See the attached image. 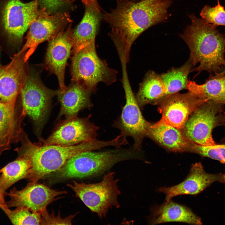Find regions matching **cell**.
I'll list each match as a JSON object with an SVG mask.
<instances>
[{"instance_id": "obj_1", "label": "cell", "mask_w": 225, "mask_h": 225, "mask_svg": "<svg viewBox=\"0 0 225 225\" xmlns=\"http://www.w3.org/2000/svg\"><path fill=\"white\" fill-rule=\"evenodd\" d=\"M171 3V0H119L115 9L105 13L103 18L111 28L109 35L120 60L127 63L131 46L137 38L167 18Z\"/></svg>"}, {"instance_id": "obj_2", "label": "cell", "mask_w": 225, "mask_h": 225, "mask_svg": "<svg viewBox=\"0 0 225 225\" xmlns=\"http://www.w3.org/2000/svg\"><path fill=\"white\" fill-rule=\"evenodd\" d=\"M181 37L190 51L192 71L216 73L225 67V38L215 28L194 15Z\"/></svg>"}, {"instance_id": "obj_3", "label": "cell", "mask_w": 225, "mask_h": 225, "mask_svg": "<svg viewBox=\"0 0 225 225\" xmlns=\"http://www.w3.org/2000/svg\"><path fill=\"white\" fill-rule=\"evenodd\" d=\"M21 138L22 146L16 150L18 156L25 157L30 161L31 166L26 178L33 182H38L51 173L57 172L68 159L76 155L98 150L110 144L109 141L96 139L72 146L43 145L32 143L25 135Z\"/></svg>"}, {"instance_id": "obj_4", "label": "cell", "mask_w": 225, "mask_h": 225, "mask_svg": "<svg viewBox=\"0 0 225 225\" xmlns=\"http://www.w3.org/2000/svg\"><path fill=\"white\" fill-rule=\"evenodd\" d=\"M139 151L133 148H116L103 151L83 152L68 159L58 171L64 179L93 177L102 174L121 162L141 158Z\"/></svg>"}, {"instance_id": "obj_5", "label": "cell", "mask_w": 225, "mask_h": 225, "mask_svg": "<svg viewBox=\"0 0 225 225\" xmlns=\"http://www.w3.org/2000/svg\"><path fill=\"white\" fill-rule=\"evenodd\" d=\"M115 172H110L97 183H86L73 181L72 183L67 186L85 205L102 219L106 217L110 208L120 207L118 199L121 194L118 185L119 179H115Z\"/></svg>"}, {"instance_id": "obj_6", "label": "cell", "mask_w": 225, "mask_h": 225, "mask_svg": "<svg viewBox=\"0 0 225 225\" xmlns=\"http://www.w3.org/2000/svg\"><path fill=\"white\" fill-rule=\"evenodd\" d=\"M71 74L72 81L91 92L97 84H108L115 81L116 72L98 56L95 42L73 54Z\"/></svg>"}, {"instance_id": "obj_7", "label": "cell", "mask_w": 225, "mask_h": 225, "mask_svg": "<svg viewBox=\"0 0 225 225\" xmlns=\"http://www.w3.org/2000/svg\"><path fill=\"white\" fill-rule=\"evenodd\" d=\"M122 83L125 92L126 103L119 117L113 124L125 137L130 136L134 140L133 148L140 151L143 138L147 137L151 124L143 117L132 89L126 68H122Z\"/></svg>"}, {"instance_id": "obj_8", "label": "cell", "mask_w": 225, "mask_h": 225, "mask_svg": "<svg viewBox=\"0 0 225 225\" xmlns=\"http://www.w3.org/2000/svg\"><path fill=\"white\" fill-rule=\"evenodd\" d=\"M58 92L46 87L37 77L27 75L20 92L22 113L32 120L39 131L47 116L51 101Z\"/></svg>"}, {"instance_id": "obj_9", "label": "cell", "mask_w": 225, "mask_h": 225, "mask_svg": "<svg viewBox=\"0 0 225 225\" xmlns=\"http://www.w3.org/2000/svg\"><path fill=\"white\" fill-rule=\"evenodd\" d=\"M41 12L29 28L26 40L22 49L15 56L21 55L27 51L23 57L26 62L41 43L49 41L63 31L71 20L66 13H58L51 15L44 9Z\"/></svg>"}, {"instance_id": "obj_10", "label": "cell", "mask_w": 225, "mask_h": 225, "mask_svg": "<svg viewBox=\"0 0 225 225\" xmlns=\"http://www.w3.org/2000/svg\"><path fill=\"white\" fill-rule=\"evenodd\" d=\"M208 101L198 98L189 92L166 96L158 103L161 118L153 125L164 124L182 130L192 113Z\"/></svg>"}, {"instance_id": "obj_11", "label": "cell", "mask_w": 225, "mask_h": 225, "mask_svg": "<svg viewBox=\"0 0 225 225\" xmlns=\"http://www.w3.org/2000/svg\"><path fill=\"white\" fill-rule=\"evenodd\" d=\"M90 115L86 118L76 116L67 118L42 144L68 146L94 140L99 128L90 121Z\"/></svg>"}, {"instance_id": "obj_12", "label": "cell", "mask_w": 225, "mask_h": 225, "mask_svg": "<svg viewBox=\"0 0 225 225\" xmlns=\"http://www.w3.org/2000/svg\"><path fill=\"white\" fill-rule=\"evenodd\" d=\"M216 103L211 101L204 103L192 113L186 122L182 132L193 144L203 146L216 144L212 134L218 120Z\"/></svg>"}, {"instance_id": "obj_13", "label": "cell", "mask_w": 225, "mask_h": 225, "mask_svg": "<svg viewBox=\"0 0 225 225\" xmlns=\"http://www.w3.org/2000/svg\"><path fill=\"white\" fill-rule=\"evenodd\" d=\"M38 0L24 3L8 0L3 7L2 21L6 32L14 40H21L24 33L39 14Z\"/></svg>"}, {"instance_id": "obj_14", "label": "cell", "mask_w": 225, "mask_h": 225, "mask_svg": "<svg viewBox=\"0 0 225 225\" xmlns=\"http://www.w3.org/2000/svg\"><path fill=\"white\" fill-rule=\"evenodd\" d=\"M67 193L66 191L52 189L38 182H31L22 189L14 188L6 193L10 198L6 203L8 207H26L32 212L41 214L58 196Z\"/></svg>"}, {"instance_id": "obj_15", "label": "cell", "mask_w": 225, "mask_h": 225, "mask_svg": "<svg viewBox=\"0 0 225 225\" xmlns=\"http://www.w3.org/2000/svg\"><path fill=\"white\" fill-rule=\"evenodd\" d=\"M72 30L70 26L49 40L45 56V64L57 76L63 92L67 87L65 84V68L72 49Z\"/></svg>"}, {"instance_id": "obj_16", "label": "cell", "mask_w": 225, "mask_h": 225, "mask_svg": "<svg viewBox=\"0 0 225 225\" xmlns=\"http://www.w3.org/2000/svg\"><path fill=\"white\" fill-rule=\"evenodd\" d=\"M217 175L206 172L200 162L193 164L189 174L182 182L170 187H160L157 191L164 193L165 201H169L178 195H195L200 193L212 183L220 179Z\"/></svg>"}, {"instance_id": "obj_17", "label": "cell", "mask_w": 225, "mask_h": 225, "mask_svg": "<svg viewBox=\"0 0 225 225\" xmlns=\"http://www.w3.org/2000/svg\"><path fill=\"white\" fill-rule=\"evenodd\" d=\"M14 56L8 65L0 66V101L15 103L25 81L23 57Z\"/></svg>"}, {"instance_id": "obj_18", "label": "cell", "mask_w": 225, "mask_h": 225, "mask_svg": "<svg viewBox=\"0 0 225 225\" xmlns=\"http://www.w3.org/2000/svg\"><path fill=\"white\" fill-rule=\"evenodd\" d=\"M100 11L98 3L85 5L84 16L73 31L72 52L73 54L95 42L101 20Z\"/></svg>"}, {"instance_id": "obj_19", "label": "cell", "mask_w": 225, "mask_h": 225, "mask_svg": "<svg viewBox=\"0 0 225 225\" xmlns=\"http://www.w3.org/2000/svg\"><path fill=\"white\" fill-rule=\"evenodd\" d=\"M178 222L190 224L201 225L199 217L189 208L171 199L162 204L155 207L151 210L149 219L151 225L164 223Z\"/></svg>"}, {"instance_id": "obj_20", "label": "cell", "mask_w": 225, "mask_h": 225, "mask_svg": "<svg viewBox=\"0 0 225 225\" xmlns=\"http://www.w3.org/2000/svg\"><path fill=\"white\" fill-rule=\"evenodd\" d=\"M180 130L164 124L158 125L151 124L148 130L147 137L154 140L170 151L191 152L193 144Z\"/></svg>"}, {"instance_id": "obj_21", "label": "cell", "mask_w": 225, "mask_h": 225, "mask_svg": "<svg viewBox=\"0 0 225 225\" xmlns=\"http://www.w3.org/2000/svg\"><path fill=\"white\" fill-rule=\"evenodd\" d=\"M91 92L75 82L64 91L58 90L57 95L61 105L59 117L64 115L67 119L76 117L82 109L92 107Z\"/></svg>"}, {"instance_id": "obj_22", "label": "cell", "mask_w": 225, "mask_h": 225, "mask_svg": "<svg viewBox=\"0 0 225 225\" xmlns=\"http://www.w3.org/2000/svg\"><path fill=\"white\" fill-rule=\"evenodd\" d=\"M15 104L0 101V155L19 138L21 130L16 118Z\"/></svg>"}, {"instance_id": "obj_23", "label": "cell", "mask_w": 225, "mask_h": 225, "mask_svg": "<svg viewBox=\"0 0 225 225\" xmlns=\"http://www.w3.org/2000/svg\"><path fill=\"white\" fill-rule=\"evenodd\" d=\"M186 88L195 96L215 103H225V76L218 74L199 84L188 80Z\"/></svg>"}, {"instance_id": "obj_24", "label": "cell", "mask_w": 225, "mask_h": 225, "mask_svg": "<svg viewBox=\"0 0 225 225\" xmlns=\"http://www.w3.org/2000/svg\"><path fill=\"white\" fill-rule=\"evenodd\" d=\"M166 90L161 75L149 71L140 85L136 98L140 107L157 104L166 96Z\"/></svg>"}, {"instance_id": "obj_25", "label": "cell", "mask_w": 225, "mask_h": 225, "mask_svg": "<svg viewBox=\"0 0 225 225\" xmlns=\"http://www.w3.org/2000/svg\"><path fill=\"white\" fill-rule=\"evenodd\" d=\"M30 161L24 156H18L14 161L0 170V188L5 193V191L18 181L26 178L31 168Z\"/></svg>"}, {"instance_id": "obj_26", "label": "cell", "mask_w": 225, "mask_h": 225, "mask_svg": "<svg viewBox=\"0 0 225 225\" xmlns=\"http://www.w3.org/2000/svg\"><path fill=\"white\" fill-rule=\"evenodd\" d=\"M192 65L189 60L179 68L172 69L161 76L166 87L167 96L178 93L186 88Z\"/></svg>"}, {"instance_id": "obj_27", "label": "cell", "mask_w": 225, "mask_h": 225, "mask_svg": "<svg viewBox=\"0 0 225 225\" xmlns=\"http://www.w3.org/2000/svg\"><path fill=\"white\" fill-rule=\"evenodd\" d=\"M14 225H40L41 214L32 212L26 207L18 206L13 210L8 209L5 212Z\"/></svg>"}, {"instance_id": "obj_28", "label": "cell", "mask_w": 225, "mask_h": 225, "mask_svg": "<svg viewBox=\"0 0 225 225\" xmlns=\"http://www.w3.org/2000/svg\"><path fill=\"white\" fill-rule=\"evenodd\" d=\"M217 5L214 7L206 5L202 9L200 15L202 19L212 27L225 26V10L217 0Z\"/></svg>"}, {"instance_id": "obj_29", "label": "cell", "mask_w": 225, "mask_h": 225, "mask_svg": "<svg viewBox=\"0 0 225 225\" xmlns=\"http://www.w3.org/2000/svg\"><path fill=\"white\" fill-rule=\"evenodd\" d=\"M191 152L225 163V145L203 146L193 144Z\"/></svg>"}, {"instance_id": "obj_30", "label": "cell", "mask_w": 225, "mask_h": 225, "mask_svg": "<svg viewBox=\"0 0 225 225\" xmlns=\"http://www.w3.org/2000/svg\"><path fill=\"white\" fill-rule=\"evenodd\" d=\"M76 214L62 218L59 215L56 216L53 212L49 214L46 210L41 214V225H71L72 221Z\"/></svg>"}, {"instance_id": "obj_31", "label": "cell", "mask_w": 225, "mask_h": 225, "mask_svg": "<svg viewBox=\"0 0 225 225\" xmlns=\"http://www.w3.org/2000/svg\"><path fill=\"white\" fill-rule=\"evenodd\" d=\"M41 9H44L49 14L57 11L64 5L66 0H38Z\"/></svg>"}, {"instance_id": "obj_32", "label": "cell", "mask_w": 225, "mask_h": 225, "mask_svg": "<svg viewBox=\"0 0 225 225\" xmlns=\"http://www.w3.org/2000/svg\"><path fill=\"white\" fill-rule=\"evenodd\" d=\"M4 195L5 193L0 188V208L5 212L9 209V208L6 202L5 201L4 197Z\"/></svg>"}, {"instance_id": "obj_33", "label": "cell", "mask_w": 225, "mask_h": 225, "mask_svg": "<svg viewBox=\"0 0 225 225\" xmlns=\"http://www.w3.org/2000/svg\"><path fill=\"white\" fill-rule=\"evenodd\" d=\"M85 5L98 3L97 0H80Z\"/></svg>"}, {"instance_id": "obj_34", "label": "cell", "mask_w": 225, "mask_h": 225, "mask_svg": "<svg viewBox=\"0 0 225 225\" xmlns=\"http://www.w3.org/2000/svg\"><path fill=\"white\" fill-rule=\"evenodd\" d=\"M220 180L222 182H225V174H224L221 176Z\"/></svg>"}]
</instances>
